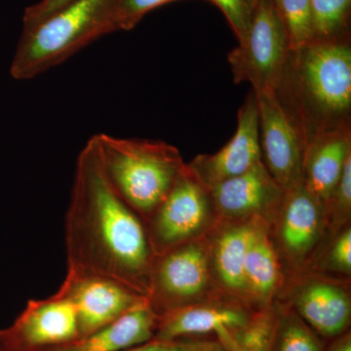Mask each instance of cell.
Returning <instances> with one entry per match:
<instances>
[{"mask_svg": "<svg viewBox=\"0 0 351 351\" xmlns=\"http://www.w3.org/2000/svg\"><path fill=\"white\" fill-rule=\"evenodd\" d=\"M64 246L69 272L108 277L147 297L154 255L145 223L112 188L96 136L76 160Z\"/></svg>", "mask_w": 351, "mask_h": 351, "instance_id": "1", "label": "cell"}, {"mask_svg": "<svg viewBox=\"0 0 351 351\" xmlns=\"http://www.w3.org/2000/svg\"><path fill=\"white\" fill-rule=\"evenodd\" d=\"M276 95L304 147L351 123L350 38L313 40L290 50Z\"/></svg>", "mask_w": 351, "mask_h": 351, "instance_id": "2", "label": "cell"}, {"mask_svg": "<svg viewBox=\"0 0 351 351\" xmlns=\"http://www.w3.org/2000/svg\"><path fill=\"white\" fill-rule=\"evenodd\" d=\"M117 1L75 0L38 25L23 29L10 66L12 77H36L97 39L117 32Z\"/></svg>", "mask_w": 351, "mask_h": 351, "instance_id": "3", "label": "cell"}, {"mask_svg": "<svg viewBox=\"0 0 351 351\" xmlns=\"http://www.w3.org/2000/svg\"><path fill=\"white\" fill-rule=\"evenodd\" d=\"M95 136L112 188L145 221L186 166L181 154L163 141L117 138L104 133Z\"/></svg>", "mask_w": 351, "mask_h": 351, "instance_id": "4", "label": "cell"}, {"mask_svg": "<svg viewBox=\"0 0 351 351\" xmlns=\"http://www.w3.org/2000/svg\"><path fill=\"white\" fill-rule=\"evenodd\" d=\"M214 215L209 188L186 164L169 193L144 221L154 257L197 239Z\"/></svg>", "mask_w": 351, "mask_h": 351, "instance_id": "5", "label": "cell"}, {"mask_svg": "<svg viewBox=\"0 0 351 351\" xmlns=\"http://www.w3.org/2000/svg\"><path fill=\"white\" fill-rule=\"evenodd\" d=\"M290 47L274 0H258L246 36L228 54L235 83L254 92L276 91Z\"/></svg>", "mask_w": 351, "mask_h": 351, "instance_id": "6", "label": "cell"}, {"mask_svg": "<svg viewBox=\"0 0 351 351\" xmlns=\"http://www.w3.org/2000/svg\"><path fill=\"white\" fill-rule=\"evenodd\" d=\"M212 277L209 247L193 240L154 257L147 302L158 315L201 302Z\"/></svg>", "mask_w": 351, "mask_h": 351, "instance_id": "7", "label": "cell"}, {"mask_svg": "<svg viewBox=\"0 0 351 351\" xmlns=\"http://www.w3.org/2000/svg\"><path fill=\"white\" fill-rule=\"evenodd\" d=\"M78 338L75 306L56 292L29 300L12 324L0 330V351H49Z\"/></svg>", "mask_w": 351, "mask_h": 351, "instance_id": "8", "label": "cell"}, {"mask_svg": "<svg viewBox=\"0 0 351 351\" xmlns=\"http://www.w3.org/2000/svg\"><path fill=\"white\" fill-rule=\"evenodd\" d=\"M257 98L262 160L284 191L304 180V147L277 99L276 91L254 92Z\"/></svg>", "mask_w": 351, "mask_h": 351, "instance_id": "9", "label": "cell"}, {"mask_svg": "<svg viewBox=\"0 0 351 351\" xmlns=\"http://www.w3.org/2000/svg\"><path fill=\"white\" fill-rule=\"evenodd\" d=\"M57 292L75 306L80 338L114 322L147 300L125 284L108 277L69 271Z\"/></svg>", "mask_w": 351, "mask_h": 351, "instance_id": "10", "label": "cell"}, {"mask_svg": "<svg viewBox=\"0 0 351 351\" xmlns=\"http://www.w3.org/2000/svg\"><path fill=\"white\" fill-rule=\"evenodd\" d=\"M215 213L226 221L261 218L271 223L285 191L274 179L263 160L243 174L209 188Z\"/></svg>", "mask_w": 351, "mask_h": 351, "instance_id": "11", "label": "cell"}, {"mask_svg": "<svg viewBox=\"0 0 351 351\" xmlns=\"http://www.w3.org/2000/svg\"><path fill=\"white\" fill-rule=\"evenodd\" d=\"M262 161L257 98L249 92L237 114L233 137L219 152L200 154L189 163L201 182L211 188L250 170Z\"/></svg>", "mask_w": 351, "mask_h": 351, "instance_id": "12", "label": "cell"}, {"mask_svg": "<svg viewBox=\"0 0 351 351\" xmlns=\"http://www.w3.org/2000/svg\"><path fill=\"white\" fill-rule=\"evenodd\" d=\"M274 221L280 250L292 267L300 269L327 228L324 208L304 186V180L285 191Z\"/></svg>", "mask_w": 351, "mask_h": 351, "instance_id": "13", "label": "cell"}, {"mask_svg": "<svg viewBox=\"0 0 351 351\" xmlns=\"http://www.w3.org/2000/svg\"><path fill=\"white\" fill-rule=\"evenodd\" d=\"M252 314L239 301L195 302L158 315L154 339L179 341L215 335L217 343L223 348Z\"/></svg>", "mask_w": 351, "mask_h": 351, "instance_id": "14", "label": "cell"}, {"mask_svg": "<svg viewBox=\"0 0 351 351\" xmlns=\"http://www.w3.org/2000/svg\"><path fill=\"white\" fill-rule=\"evenodd\" d=\"M292 309L316 334L341 336L350 323V294L343 286L324 278H307L295 289Z\"/></svg>", "mask_w": 351, "mask_h": 351, "instance_id": "15", "label": "cell"}, {"mask_svg": "<svg viewBox=\"0 0 351 351\" xmlns=\"http://www.w3.org/2000/svg\"><path fill=\"white\" fill-rule=\"evenodd\" d=\"M351 157V123L313 138L304 149V184L324 206Z\"/></svg>", "mask_w": 351, "mask_h": 351, "instance_id": "16", "label": "cell"}, {"mask_svg": "<svg viewBox=\"0 0 351 351\" xmlns=\"http://www.w3.org/2000/svg\"><path fill=\"white\" fill-rule=\"evenodd\" d=\"M282 281L280 261L270 237V223L254 218L244 260L245 297L261 308L269 306Z\"/></svg>", "mask_w": 351, "mask_h": 351, "instance_id": "17", "label": "cell"}, {"mask_svg": "<svg viewBox=\"0 0 351 351\" xmlns=\"http://www.w3.org/2000/svg\"><path fill=\"white\" fill-rule=\"evenodd\" d=\"M158 314L149 302L132 308L114 322L49 351H120L147 343L156 335Z\"/></svg>", "mask_w": 351, "mask_h": 351, "instance_id": "18", "label": "cell"}, {"mask_svg": "<svg viewBox=\"0 0 351 351\" xmlns=\"http://www.w3.org/2000/svg\"><path fill=\"white\" fill-rule=\"evenodd\" d=\"M253 219L228 221L209 247L212 276L223 290L239 302H246L244 260Z\"/></svg>", "mask_w": 351, "mask_h": 351, "instance_id": "19", "label": "cell"}, {"mask_svg": "<svg viewBox=\"0 0 351 351\" xmlns=\"http://www.w3.org/2000/svg\"><path fill=\"white\" fill-rule=\"evenodd\" d=\"M276 323L277 309L263 307L233 332L228 345L219 346V351H272Z\"/></svg>", "mask_w": 351, "mask_h": 351, "instance_id": "20", "label": "cell"}, {"mask_svg": "<svg viewBox=\"0 0 351 351\" xmlns=\"http://www.w3.org/2000/svg\"><path fill=\"white\" fill-rule=\"evenodd\" d=\"M313 40L350 38L351 0H311Z\"/></svg>", "mask_w": 351, "mask_h": 351, "instance_id": "21", "label": "cell"}, {"mask_svg": "<svg viewBox=\"0 0 351 351\" xmlns=\"http://www.w3.org/2000/svg\"><path fill=\"white\" fill-rule=\"evenodd\" d=\"M272 351H323L317 334L292 308L277 309Z\"/></svg>", "mask_w": 351, "mask_h": 351, "instance_id": "22", "label": "cell"}, {"mask_svg": "<svg viewBox=\"0 0 351 351\" xmlns=\"http://www.w3.org/2000/svg\"><path fill=\"white\" fill-rule=\"evenodd\" d=\"M276 12L290 50H298L313 41V24L311 0H274Z\"/></svg>", "mask_w": 351, "mask_h": 351, "instance_id": "23", "label": "cell"}, {"mask_svg": "<svg viewBox=\"0 0 351 351\" xmlns=\"http://www.w3.org/2000/svg\"><path fill=\"white\" fill-rule=\"evenodd\" d=\"M323 208L327 228L338 232L346 226L351 214V157L346 161L341 179Z\"/></svg>", "mask_w": 351, "mask_h": 351, "instance_id": "24", "label": "cell"}, {"mask_svg": "<svg viewBox=\"0 0 351 351\" xmlns=\"http://www.w3.org/2000/svg\"><path fill=\"white\" fill-rule=\"evenodd\" d=\"M225 15L239 43L246 36L258 0H208Z\"/></svg>", "mask_w": 351, "mask_h": 351, "instance_id": "25", "label": "cell"}, {"mask_svg": "<svg viewBox=\"0 0 351 351\" xmlns=\"http://www.w3.org/2000/svg\"><path fill=\"white\" fill-rule=\"evenodd\" d=\"M174 1L178 0H119L115 15L117 32L131 31L147 13Z\"/></svg>", "mask_w": 351, "mask_h": 351, "instance_id": "26", "label": "cell"}, {"mask_svg": "<svg viewBox=\"0 0 351 351\" xmlns=\"http://www.w3.org/2000/svg\"><path fill=\"white\" fill-rule=\"evenodd\" d=\"M338 232L328 249L323 267L337 274L350 276L351 230L350 226H345Z\"/></svg>", "mask_w": 351, "mask_h": 351, "instance_id": "27", "label": "cell"}, {"mask_svg": "<svg viewBox=\"0 0 351 351\" xmlns=\"http://www.w3.org/2000/svg\"><path fill=\"white\" fill-rule=\"evenodd\" d=\"M75 0H40L27 7L23 16V29H29Z\"/></svg>", "mask_w": 351, "mask_h": 351, "instance_id": "28", "label": "cell"}, {"mask_svg": "<svg viewBox=\"0 0 351 351\" xmlns=\"http://www.w3.org/2000/svg\"><path fill=\"white\" fill-rule=\"evenodd\" d=\"M120 351H184V346H182L181 339L179 341L152 339L143 345L133 346V348Z\"/></svg>", "mask_w": 351, "mask_h": 351, "instance_id": "29", "label": "cell"}, {"mask_svg": "<svg viewBox=\"0 0 351 351\" xmlns=\"http://www.w3.org/2000/svg\"><path fill=\"white\" fill-rule=\"evenodd\" d=\"M184 351H219L217 341H197V339H181Z\"/></svg>", "mask_w": 351, "mask_h": 351, "instance_id": "30", "label": "cell"}, {"mask_svg": "<svg viewBox=\"0 0 351 351\" xmlns=\"http://www.w3.org/2000/svg\"><path fill=\"white\" fill-rule=\"evenodd\" d=\"M327 351H351L350 332H343Z\"/></svg>", "mask_w": 351, "mask_h": 351, "instance_id": "31", "label": "cell"}]
</instances>
